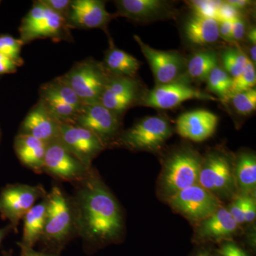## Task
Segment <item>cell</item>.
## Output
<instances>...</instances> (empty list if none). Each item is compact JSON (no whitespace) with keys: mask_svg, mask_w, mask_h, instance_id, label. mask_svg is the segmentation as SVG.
Segmentation results:
<instances>
[{"mask_svg":"<svg viewBox=\"0 0 256 256\" xmlns=\"http://www.w3.org/2000/svg\"><path fill=\"white\" fill-rule=\"evenodd\" d=\"M250 56H252V63H256V46H252L250 48Z\"/></svg>","mask_w":256,"mask_h":256,"instance_id":"cell-47","label":"cell"},{"mask_svg":"<svg viewBox=\"0 0 256 256\" xmlns=\"http://www.w3.org/2000/svg\"><path fill=\"white\" fill-rule=\"evenodd\" d=\"M60 124L40 100L24 120L20 134L32 136L48 144L58 139Z\"/></svg>","mask_w":256,"mask_h":256,"instance_id":"cell-17","label":"cell"},{"mask_svg":"<svg viewBox=\"0 0 256 256\" xmlns=\"http://www.w3.org/2000/svg\"><path fill=\"white\" fill-rule=\"evenodd\" d=\"M58 140L88 168H92V160L105 148L94 133L76 124H60Z\"/></svg>","mask_w":256,"mask_h":256,"instance_id":"cell-11","label":"cell"},{"mask_svg":"<svg viewBox=\"0 0 256 256\" xmlns=\"http://www.w3.org/2000/svg\"><path fill=\"white\" fill-rule=\"evenodd\" d=\"M220 26V37L227 41H232V24L233 22H218Z\"/></svg>","mask_w":256,"mask_h":256,"instance_id":"cell-40","label":"cell"},{"mask_svg":"<svg viewBox=\"0 0 256 256\" xmlns=\"http://www.w3.org/2000/svg\"><path fill=\"white\" fill-rule=\"evenodd\" d=\"M246 34V23L244 18L239 16L232 24V40L240 41L244 38Z\"/></svg>","mask_w":256,"mask_h":256,"instance_id":"cell-38","label":"cell"},{"mask_svg":"<svg viewBox=\"0 0 256 256\" xmlns=\"http://www.w3.org/2000/svg\"><path fill=\"white\" fill-rule=\"evenodd\" d=\"M12 230H14V229H13L12 226L10 224L8 226L5 227V228L0 229V246H1L3 240H4L5 237Z\"/></svg>","mask_w":256,"mask_h":256,"instance_id":"cell-44","label":"cell"},{"mask_svg":"<svg viewBox=\"0 0 256 256\" xmlns=\"http://www.w3.org/2000/svg\"><path fill=\"white\" fill-rule=\"evenodd\" d=\"M48 144L28 134H18L14 150L23 165L36 174L43 173L44 162Z\"/></svg>","mask_w":256,"mask_h":256,"instance_id":"cell-18","label":"cell"},{"mask_svg":"<svg viewBox=\"0 0 256 256\" xmlns=\"http://www.w3.org/2000/svg\"><path fill=\"white\" fill-rule=\"evenodd\" d=\"M73 124L94 133L104 144L116 136L120 126L117 114L100 102L84 105Z\"/></svg>","mask_w":256,"mask_h":256,"instance_id":"cell-12","label":"cell"},{"mask_svg":"<svg viewBox=\"0 0 256 256\" xmlns=\"http://www.w3.org/2000/svg\"><path fill=\"white\" fill-rule=\"evenodd\" d=\"M238 16L239 12L227 4L226 2H222L217 12L216 20L218 22H234Z\"/></svg>","mask_w":256,"mask_h":256,"instance_id":"cell-37","label":"cell"},{"mask_svg":"<svg viewBox=\"0 0 256 256\" xmlns=\"http://www.w3.org/2000/svg\"><path fill=\"white\" fill-rule=\"evenodd\" d=\"M190 100H215L216 98L186 84L174 82L158 86L148 94L144 104L154 108L171 109Z\"/></svg>","mask_w":256,"mask_h":256,"instance_id":"cell-13","label":"cell"},{"mask_svg":"<svg viewBox=\"0 0 256 256\" xmlns=\"http://www.w3.org/2000/svg\"><path fill=\"white\" fill-rule=\"evenodd\" d=\"M198 184L218 198L233 196L237 185L230 160L217 153L207 156L202 162Z\"/></svg>","mask_w":256,"mask_h":256,"instance_id":"cell-8","label":"cell"},{"mask_svg":"<svg viewBox=\"0 0 256 256\" xmlns=\"http://www.w3.org/2000/svg\"><path fill=\"white\" fill-rule=\"evenodd\" d=\"M41 92L53 96L56 98L73 106L79 111L82 110L84 105L75 92L70 88L68 84L64 82L62 77L44 85L41 88Z\"/></svg>","mask_w":256,"mask_h":256,"instance_id":"cell-27","label":"cell"},{"mask_svg":"<svg viewBox=\"0 0 256 256\" xmlns=\"http://www.w3.org/2000/svg\"><path fill=\"white\" fill-rule=\"evenodd\" d=\"M256 82V67L250 60H248V63L245 70L236 78L233 79L232 88L229 96L239 92H248L255 87Z\"/></svg>","mask_w":256,"mask_h":256,"instance_id":"cell-30","label":"cell"},{"mask_svg":"<svg viewBox=\"0 0 256 256\" xmlns=\"http://www.w3.org/2000/svg\"><path fill=\"white\" fill-rule=\"evenodd\" d=\"M235 174L236 185L242 194L254 195L256 188V159L250 153L239 156Z\"/></svg>","mask_w":256,"mask_h":256,"instance_id":"cell-25","label":"cell"},{"mask_svg":"<svg viewBox=\"0 0 256 256\" xmlns=\"http://www.w3.org/2000/svg\"><path fill=\"white\" fill-rule=\"evenodd\" d=\"M202 256V255H200V256Z\"/></svg>","mask_w":256,"mask_h":256,"instance_id":"cell-49","label":"cell"},{"mask_svg":"<svg viewBox=\"0 0 256 256\" xmlns=\"http://www.w3.org/2000/svg\"><path fill=\"white\" fill-rule=\"evenodd\" d=\"M69 28L66 20L43 4L36 2L20 28L21 40L28 43L37 38H64Z\"/></svg>","mask_w":256,"mask_h":256,"instance_id":"cell-4","label":"cell"},{"mask_svg":"<svg viewBox=\"0 0 256 256\" xmlns=\"http://www.w3.org/2000/svg\"><path fill=\"white\" fill-rule=\"evenodd\" d=\"M185 34L193 44L206 46L218 41L220 38V26L215 18L194 15L186 22Z\"/></svg>","mask_w":256,"mask_h":256,"instance_id":"cell-21","label":"cell"},{"mask_svg":"<svg viewBox=\"0 0 256 256\" xmlns=\"http://www.w3.org/2000/svg\"><path fill=\"white\" fill-rule=\"evenodd\" d=\"M171 134L172 128L166 120L149 117L126 132L121 141L131 149L154 150L162 146Z\"/></svg>","mask_w":256,"mask_h":256,"instance_id":"cell-10","label":"cell"},{"mask_svg":"<svg viewBox=\"0 0 256 256\" xmlns=\"http://www.w3.org/2000/svg\"><path fill=\"white\" fill-rule=\"evenodd\" d=\"M41 2L56 13L66 18L67 21L72 1L70 0H41Z\"/></svg>","mask_w":256,"mask_h":256,"instance_id":"cell-34","label":"cell"},{"mask_svg":"<svg viewBox=\"0 0 256 256\" xmlns=\"http://www.w3.org/2000/svg\"><path fill=\"white\" fill-rule=\"evenodd\" d=\"M220 252L222 256H233L230 249H229L228 244L224 245L222 248L220 249Z\"/></svg>","mask_w":256,"mask_h":256,"instance_id":"cell-46","label":"cell"},{"mask_svg":"<svg viewBox=\"0 0 256 256\" xmlns=\"http://www.w3.org/2000/svg\"><path fill=\"white\" fill-rule=\"evenodd\" d=\"M244 196V214L245 223H252L256 220V202L255 196L242 194Z\"/></svg>","mask_w":256,"mask_h":256,"instance_id":"cell-35","label":"cell"},{"mask_svg":"<svg viewBox=\"0 0 256 256\" xmlns=\"http://www.w3.org/2000/svg\"><path fill=\"white\" fill-rule=\"evenodd\" d=\"M248 40L252 45L256 46V28H252L249 30L247 34Z\"/></svg>","mask_w":256,"mask_h":256,"instance_id":"cell-45","label":"cell"},{"mask_svg":"<svg viewBox=\"0 0 256 256\" xmlns=\"http://www.w3.org/2000/svg\"><path fill=\"white\" fill-rule=\"evenodd\" d=\"M48 194L42 185L14 184L8 185L0 194V214L18 230L20 222L40 198Z\"/></svg>","mask_w":256,"mask_h":256,"instance_id":"cell-5","label":"cell"},{"mask_svg":"<svg viewBox=\"0 0 256 256\" xmlns=\"http://www.w3.org/2000/svg\"><path fill=\"white\" fill-rule=\"evenodd\" d=\"M248 58L239 50H229L223 55L226 72L232 78H236L245 70Z\"/></svg>","mask_w":256,"mask_h":256,"instance_id":"cell-29","label":"cell"},{"mask_svg":"<svg viewBox=\"0 0 256 256\" xmlns=\"http://www.w3.org/2000/svg\"><path fill=\"white\" fill-rule=\"evenodd\" d=\"M116 4L121 16L134 20L154 18L164 10L165 5L159 0H120Z\"/></svg>","mask_w":256,"mask_h":256,"instance_id":"cell-22","label":"cell"},{"mask_svg":"<svg viewBox=\"0 0 256 256\" xmlns=\"http://www.w3.org/2000/svg\"><path fill=\"white\" fill-rule=\"evenodd\" d=\"M62 78L84 105L100 102L101 96L110 78L105 67L92 60L77 64Z\"/></svg>","mask_w":256,"mask_h":256,"instance_id":"cell-3","label":"cell"},{"mask_svg":"<svg viewBox=\"0 0 256 256\" xmlns=\"http://www.w3.org/2000/svg\"><path fill=\"white\" fill-rule=\"evenodd\" d=\"M143 55L149 62L156 82L159 85L176 82L183 68V60L178 52H163L148 46L140 37L134 36Z\"/></svg>","mask_w":256,"mask_h":256,"instance_id":"cell-14","label":"cell"},{"mask_svg":"<svg viewBox=\"0 0 256 256\" xmlns=\"http://www.w3.org/2000/svg\"><path fill=\"white\" fill-rule=\"evenodd\" d=\"M137 82L132 78L116 76L110 78L101 96L100 104L108 108L112 104L122 98L137 96Z\"/></svg>","mask_w":256,"mask_h":256,"instance_id":"cell-24","label":"cell"},{"mask_svg":"<svg viewBox=\"0 0 256 256\" xmlns=\"http://www.w3.org/2000/svg\"><path fill=\"white\" fill-rule=\"evenodd\" d=\"M140 67L139 60L124 50L110 48L106 53L105 68L116 76L132 78Z\"/></svg>","mask_w":256,"mask_h":256,"instance_id":"cell-23","label":"cell"},{"mask_svg":"<svg viewBox=\"0 0 256 256\" xmlns=\"http://www.w3.org/2000/svg\"><path fill=\"white\" fill-rule=\"evenodd\" d=\"M228 246L233 256H248L246 254L244 250L239 248L237 247L236 246L234 245V244H228Z\"/></svg>","mask_w":256,"mask_h":256,"instance_id":"cell-43","label":"cell"},{"mask_svg":"<svg viewBox=\"0 0 256 256\" xmlns=\"http://www.w3.org/2000/svg\"><path fill=\"white\" fill-rule=\"evenodd\" d=\"M92 168L77 159L58 139L48 143L43 173L58 181L75 184L84 180Z\"/></svg>","mask_w":256,"mask_h":256,"instance_id":"cell-7","label":"cell"},{"mask_svg":"<svg viewBox=\"0 0 256 256\" xmlns=\"http://www.w3.org/2000/svg\"><path fill=\"white\" fill-rule=\"evenodd\" d=\"M207 80L210 92L222 98L229 96L233 84V78L223 69L216 67L210 72Z\"/></svg>","mask_w":256,"mask_h":256,"instance_id":"cell-28","label":"cell"},{"mask_svg":"<svg viewBox=\"0 0 256 256\" xmlns=\"http://www.w3.org/2000/svg\"><path fill=\"white\" fill-rule=\"evenodd\" d=\"M46 200V223L41 240L50 246H64L76 235L70 200L60 188L54 186Z\"/></svg>","mask_w":256,"mask_h":256,"instance_id":"cell-2","label":"cell"},{"mask_svg":"<svg viewBox=\"0 0 256 256\" xmlns=\"http://www.w3.org/2000/svg\"><path fill=\"white\" fill-rule=\"evenodd\" d=\"M228 212L232 216L234 220L239 224L245 223V218L244 214V196L242 194L240 196H237L232 202Z\"/></svg>","mask_w":256,"mask_h":256,"instance_id":"cell-36","label":"cell"},{"mask_svg":"<svg viewBox=\"0 0 256 256\" xmlns=\"http://www.w3.org/2000/svg\"><path fill=\"white\" fill-rule=\"evenodd\" d=\"M218 122V118L210 111H191L178 118L176 129L182 137L194 142H203L213 136Z\"/></svg>","mask_w":256,"mask_h":256,"instance_id":"cell-16","label":"cell"},{"mask_svg":"<svg viewBox=\"0 0 256 256\" xmlns=\"http://www.w3.org/2000/svg\"><path fill=\"white\" fill-rule=\"evenodd\" d=\"M222 3L220 1H193L192 6L196 16L216 20L217 12Z\"/></svg>","mask_w":256,"mask_h":256,"instance_id":"cell-33","label":"cell"},{"mask_svg":"<svg viewBox=\"0 0 256 256\" xmlns=\"http://www.w3.org/2000/svg\"><path fill=\"white\" fill-rule=\"evenodd\" d=\"M226 2L238 12L239 10L245 9L250 4V2L247 0H228V1H226Z\"/></svg>","mask_w":256,"mask_h":256,"instance_id":"cell-42","label":"cell"},{"mask_svg":"<svg viewBox=\"0 0 256 256\" xmlns=\"http://www.w3.org/2000/svg\"><path fill=\"white\" fill-rule=\"evenodd\" d=\"M69 197L76 235L92 244L116 242L124 230V217L118 202L94 170L74 184Z\"/></svg>","mask_w":256,"mask_h":256,"instance_id":"cell-1","label":"cell"},{"mask_svg":"<svg viewBox=\"0 0 256 256\" xmlns=\"http://www.w3.org/2000/svg\"><path fill=\"white\" fill-rule=\"evenodd\" d=\"M234 108L238 114L246 116L256 109V90L255 88L248 92H239L232 96Z\"/></svg>","mask_w":256,"mask_h":256,"instance_id":"cell-31","label":"cell"},{"mask_svg":"<svg viewBox=\"0 0 256 256\" xmlns=\"http://www.w3.org/2000/svg\"><path fill=\"white\" fill-rule=\"evenodd\" d=\"M47 200H42L38 204L34 205L24 217L22 242L20 245L34 248L37 242L41 240L45 223H46Z\"/></svg>","mask_w":256,"mask_h":256,"instance_id":"cell-20","label":"cell"},{"mask_svg":"<svg viewBox=\"0 0 256 256\" xmlns=\"http://www.w3.org/2000/svg\"><path fill=\"white\" fill-rule=\"evenodd\" d=\"M23 44L21 40H16L14 37L0 36V54L20 62V53Z\"/></svg>","mask_w":256,"mask_h":256,"instance_id":"cell-32","label":"cell"},{"mask_svg":"<svg viewBox=\"0 0 256 256\" xmlns=\"http://www.w3.org/2000/svg\"><path fill=\"white\" fill-rule=\"evenodd\" d=\"M238 224L227 208H220L213 215L202 220L198 230V236L208 240L228 238L236 232Z\"/></svg>","mask_w":256,"mask_h":256,"instance_id":"cell-19","label":"cell"},{"mask_svg":"<svg viewBox=\"0 0 256 256\" xmlns=\"http://www.w3.org/2000/svg\"><path fill=\"white\" fill-rule=\"evenodd\" d=\"M202 256H210L208 255V254H201Z\"/></svg>","mask_w":256,"mask_h":256,"instance_id":"cell-48","label":"cell"},{"mask_svg":"<svg viewBox=\"0 0 256 256\" xmlns=\"http://www.w3.org/2000/svg\"><path fill=\"white\" fill-rule=\"evenodd\" d=\"M171 206L190 220H202L220 208V198L198 184L170 197Z\"/></svg>","mask_w":256,"mask_h":256,"instance_id":"cell-9","label":"cell"},{"mask_svg":"<svg viewBox=\"0 0 256 256\" xmlns=\"http://www.w3.org/2000/svg\"><path fill=\"white\" fill-rule=\"evenodd\" d=\"M21 248V256H58V254H53V252H38L34 250V248H26L23 246L20 245Z\"/></svg>","mask_w":256,"mask_h":256,"instance_id":"cell-41","label":"cell"},{"mask_svg":"<svg viewBox=\"0 0 256 256\" xmlns=\"http://www.w3.org/2000/svg\"><path fill=\"white\" fill-rule=\"evenodd\" d=\"M110 18V14L106 10L104 2L99 0H74L70 5L67 23L69 28H102L109 22Z\"/></svg>","mask_w":256,"mask_h":256,"instance_id":"cell-15","label":"cell"},{"mask_svg":"<svg viewBox=\"0 0 256 256\" xmlns=\"http://www.w3.org/2000/svg\"><path fill=\"white\" fill-rule=\"evenodd\" d=\"M202 160L196 153L180 152L166 162L162 178L164 193L171 197L184 190L197 184Z\"/></svg>","mask_w":256,"mask_h":256,"instance_id":"cell-6","label":"cell"},{"mask_svg":"<svg viewBox=\"0 0 256 256\" xmlns=\"http://www.w3.org/2000/svg\"><path fill=\"white\" fill-rule=\"evenodd\" d=\"M218 58L214 52H203L194 56L188 62V73L192 78L207 80L210 72L217 67Z\"/></svg>","mask_w":256,"mask_h":256,"instance_id":"cell-26","label":"cell"},{"mask_svg":"<svg viewBox=\"0 0 256 256\" xmlns=\"http://www.w3.org/2000/svg\"><path fill=\"white\" fill-rule=\"evenodd\" d=\"M20 65V62L0 54V74L13 73Z\"/></svg>","mask_w":256,"mask_h":256,"instance_id":"cell-39","label":"cell"}]
</instances>
